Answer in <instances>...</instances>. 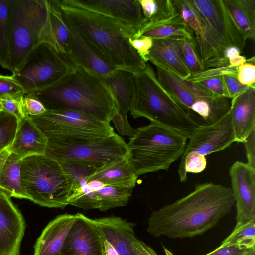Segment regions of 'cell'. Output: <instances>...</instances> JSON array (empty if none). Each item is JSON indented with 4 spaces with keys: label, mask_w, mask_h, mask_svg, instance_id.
<instances>
[{
    "label": "cell",
    "mask_w": 255,
    "mask_h": 255,
    "mask_svg": "<svg viewBox=\"0 0 255 255\" xmlns=\"http://www.w3.org/2000/svg\"><path fill=\"white\" fill-rule=\"evenodd\" d=\"M243 143L246 150L247 164L255 169V129L250 133Z\"/></svg>",
    "instance_id": "f907efd6"
},
{
    "label": "cell",
    "mask_w": 255,
    "mask_h": 255,
    "mask_svg": "<svg viewBox=\"0 0 255 255\" xmlns=\"http://www.w3.org/2000/svg\"><path fill=\"white\" fill-rule=\"evenodd\" d=\"M18 119L11 114L0 112V151L10 147L17 129Z\"/></svg>",
    "instance_id": "8d00e7d4"
},
{
    "label": "cell",
    "mask_w": 255,
    "mask_h": 255,
    "mask_svg": "<svg viewBox=\"0 0 255 255\" xmlns=\"http://www.w3.org/2000/svg\"><path fill=\"white\" fill-rule=\"evenodd\" d=\"M73 180L71 194L68 204L86 210L99 209L100 200L88 185L87 179L95 170L75 162H59Z\"/></svg>",
    "instance_id": "44dd1931"
},
{
    "label": "cell",
    "mask_w": 255,
    "mask_h": 255,
    "mask_svg": "<svg viewBox=\"0 0 255 255\" xmlns=\"http://www.w3.org/2000/svg\"><path fill=\"white\" fill-rule=\"evenodd\" d=\"M88 185L90 189L94 192L99 191L105 185L101 181L97 180L88 181Z\"/></svg>",
    "instance_id": "db71d44e"
},
{
    "label": "cell",
    "mask_w": 255,
    "mask_h": 255,
    "mask_svg": "<svg viewBox=\"0 0 255 255\" xmlns=\"http://www.w3.org/2000/svg\"><path fill=\"white\" fill-rule=\"evenodd\" d=\"M25 229L22 215L0 190V255H19Z\"/></svg>",
    "instance_id": "e0dca14e"
},
{
    "label": "cell",
    "mask_w": 255,
    "mask_h": 255,
    "mask_svg": "<svg viewBox=\"0 0 255 255\" xmlns=\"http://www.w3.org/2000/svg\"><path fill=\"white\" fill-rule=\"evenodd\" d=\"M9 0H0V65L8 69L10 58Z\"/></svg>",
    "instance_id": "e575fe53"
},
{
    "label": "cell",
    "mask_w": 255,
    "mask_h": 255,
    "mask_svg": "<svg viewBox=\"0 0 255 255\" xmlns=\"http://www.w3.org/2000/svg\"><path fill=\"white\" fill-rule=\"evenodd\" d=\"M188 139L181 158L191 152L205 156L229 147L236 142L229 110L215 123L201 124Z\"/></svg>",
    "instance_id": "4fadbf2b"
},
{
    "label": "cell",
    "mask_w": 255,
    "mask_h": 255,
    "mask_svg": "<svg viewBox=\"0 0 255 255\" xmlns=\"http://www.w3.org/2000/svg\"><path fill=\"white\" fill-rule=\"evenodd\" d=\"M233 22L248 39H255V0H222Z\"/></svg>",
    "instance_id": "4316f807"
},
{
    "label": "cell",
    "mask_w": 255,
    "mask_h": 255,
    "mask_svg": "<svg viewBox=\"0 0 255 255\" xmlns=\"http://www.w3.org/2000/svg\"><path fill=\"white\" fill-rule=\"evenodd\" d=\"M221 245L255 247V219L243 224L237 223L231 234Z\"/></svg>",
    "instance_id": "d590c367"
},
{
    "label": "cell",
    "mask_w": 255,
    "mask_h": 255,
    "mask_svg": "<svg viewBox=\"0 0 255 255\" xmlns=\"http://www.w3.org/2000/svg\"><path fill=\"white\" fill-rule=\"evenodd\" d=\"M21 179L28 199L43 207L63 209L68 205L73 185L61 164L44 155L22 159Z\"/></svg>",
    "instance_id": "52a82bcc"
},
{
    "label": "cell",
    "mask_w": 255,
    "mask_h": 255,
    "mask_svg": "<svg viewBox=\"0 0 255 255\" xmlns=\"http://www.w3.org/2000/svg\"><path fill=\"white\" fill-rule=\"evenodd\" d=\"M25 94L39 100L46 110L78 111L109 124L117 105L103 79L77 65L71 73L59 82Z\"/></svg>",
    "instance_id": "3957f363"
},
{
    "label": "cell",
    "mask_w": 255,
    "mask_h": 255,
    "mask_svg": "<svg viewBox=\"0 0 255 255\" xmlns=\"http://www.w3.org/2000/svg\"><path fill=\"white\" fill-rule=\"evenodd\" d=\"M237 78L245 86L255 87V58L253 56L237 68Z\"/></svg>",
    "instance_id": "7bdbcfd3"
},
{
    "label": "cell",
    "mask_w": 255,
    "mask_h": 255,
    "mask_svg": "<svg viewBox=\"0 0 255 255\" xmlns=\"http://www.w3.org/2000/svg\"><path fill=\"white\" fill-rule=\"evenodd\" d=\"M9 24L8 70L12 74L41 43H48L62 52L51 26L49 0H9Z\"/></svg>",
    "instance_id": "5b68a950"
},
{
    "label": "cell",
    "mask_w": 255,
    "mask_h": 255,
    "mask_svg": "<svg viewBox=\"0 0 255 255\" xmlns=\"http://www.w3.org/2000/svg\"><path fill=\"white\" fill-rule=\"evenodd\" d=\"M75 219V215L64 214L51 221L37 239L33 255H61L65 238Z\"/></svg>",
    "instance_id": "603a6c76"
},
{
    "label": "cell",
    "mask_w": 255,
    "mask_h": 255,
    "mask_svg": "<svg viewBox=\"0 0 255 255\" xmlns=\"http://www.w3.org/2000/svg\"><path fill=\"white\" fill-rule=\"evenodd\" d=\"M255 247L240 245H220L215 250L204 255H254Z\"/></svg>",
    "instance_id": "bcb514c9"
},
{
    "label": "cell",
    "mask_w": 255,
    "mask_h": 255,
    "mask_svg": "<svg viewBox=\"0 0 255 255\" xmlns=\"http://www.w3.org/2000/svg\"><path fill=\"white\" fill-rule=\"evenodd\" d=\"M223 78L230 99L249 87L241 84L236 76L226 74L223 75Z\"/></svg>",
    "instance_id": "681fc988"
},
{
    "label": "cell",
    "mask_w": 255,
    "mask_h": 255,
    "mask_svg": "<svg viewBox=\"0 0 255 255\" xmlns=\"http://www.w3.org/2000/svg\"><path fill=\"white\" fill-rule=\"evenodd\" d=\"M207 166L205 156L197 152H191L181 158L178 169L180 181L184 182L187 179V173H199Z\"/></svg>",
    "instance_id": "74e56055"
},
{
    "label": "cell",
    "mask_w": 255,
    "mask_h": 255,
    "mask_svg": "<svg viewBox=\"0 0 255 255\" xmlns=\"http://www.w3.org/2000/svg\"><path fill=\"white\" fill-rule=\"evenodd\" d=\"M23 107L25 115L29 116H39L47 111L39 100L28 94L23 97Z\"/></svg>",
    "instance_id": "c3c4849f"
},
{
    "label": "cell",
    "mask_w": 255,
    "mask_h": 255,
    "mask_svg": "<svg viewBox=\"0 0 255 255\" xmlns=\"http://www.w3.org/2000/svg\"><path fill=\"white\" fill-rule=\"evenodd\" d=\"M70 57L47 43H41L28 54L12 74L25 94L49 87L75 69Z\"/></svg>",
    "instance_id": "9c48e42d"
},
{
    "label": "cell",
    "mask_w": 255,
    "mask_h": 255,
    "mask_svg": "<svg viewBox=\"0 0 255 255\" xmlns=\"http://www.w3.org/2000/svg\"><path fill=\"white\" fill-rule=\"evenodd\" d=\"M49 0L50 21L55 38L61 51L69 56L71 50L70 33L59 0Z\"/></svg>",
    "instance_id": "d6a6232c"
},
{
    "label": "cell",
    "mask_w": 255,
    "mask_h": 255,
    "mask_svg": "<svg viewBox=\"0 0 255 255\" xmlns=\"http://www.w3.org/2000/svg\"><path fill=\"white\" fill-rule=\"evenodd\" d=\"M111 121H112L115 127L122 135L130 138L136 133V129L133 128L129 124L127 113L120 109L117 105L112 112Z\"/></svg>",
    "instance_id": "b9f144b4"
},
{
    "label": "cell",
    "mask_w": 255,
    "mask_h": 255,
    "mask_svg": "<svg viewBox=\"0 0 255 255\" xmlns=\"http://www.w3.org/2000/svg\"><path fill=\"white\" fill-rule=\"evenodd\" d=\"M24 94V90L12 75L0 74V98L6 95Z\"/></svg>",
    "instance_id": "f6af8a7d"
},
{
    "label": "cell",
    "mask_w": 255,
    "mask_h": 255,
    "mask_svg": "<svg viewBox=\"0 0 255 255\" xmlns=\"http://www.w3.org/2000/svg\"><path fill=\"white\" fill-rule=\"evenodd\" d=\"M129 41L142 60L147 63L149 52L153 45V39L141 36L138 38H129Z\"/></svg>",
    "instance_id": "7dc6e473"
},
{
    "label": "cell",
    "mask_w": 255,
    "mask_h": 255,
    "mask_svg": "<svg viewBox=\"0 0 255 255\" xmlns=\"http://www.w3.org/2000/svg\"><path fill=\"white\" fill-rule=\"evenodd\" d=\"M24 95H6L0 98V103L3 110L14 115L19 121L26 116L23 107Z\"/></svg>",
    "instance_id": "60d3db41"
},
{
    "label": "cell",
    "mask_w": 255,
    "mask_h": 255,
    "mask_svg": "<svg viewBox=\"0 0 255 255\" xmlns=\"http://www.w3.org/2000/svg\"><path fill=\"white\" fill-rule=\"evenodd\" d=\"M30 117L46 137H105L115 133L110 124L78 111L51 110L39 116Z\"/></svg>",
    "instance_id": "30bf717a"
},
{
    "label": "cell",
    "mask_w": 255,
    "mask_h": 255,
    "mask_svg": "<svg viewBox=\"0 0 255 255\" xmlns=\"http://www.w3.org/2000/svg\"><path fill=\"white\" fill-rule=\"evenodd\" d=\"M10 153L9 147L0 151V176L4 163Z\"/></svg>",
    "instance_id": "f5cc1de1"
},
{
    "label": "cell",
    "mask_w": 255,
    "mask_h": 255,
    "mask_svg": "<svg viewBox=\"0 0 255 255\" xmlns=\"http://www.w3.org/2000/svg\"><path fill=\"white\" fill-rule=\"evenodd\" d=\"M62 0L68 5L101 15L136 35L144 22L139 0Z\"/></svg>",
    "instance_id": "7c38bea8"
},
{
    "label": "cell",
    "mask_w": 255,
    "mask_h": 255,
    "mask_svg": "<svg viewBox=\"0 0 255 255\" xmlns=\"http://www.w3.org/2000/svg\"><path fill=\"white\" fill-rule=\"evenodd\" d=\"M148 61L156 63L186 80L191 75L182 55L179 40H153Z\"/></svg>",
    "instance_id": "cb8c5ba5"
},
{
    "label": "cell",
    "mask_w": 255,
    "mask_h": 255,
    "mask_svg": "<svg viewBox=\"0 0 255 255\" xmlns=\"http://www.w3.org/2000/svg\"><path fill=\"white\" fill-rule=\"evenodd\" d=\"M139 1L144 22L137 34L152 26L171 21L179 16L172 0H139Z\"/></svg>",
    "instance_id": "f1b7e54d"
},
{
    "label": "cell",
    "mask_w": 255,
    "mask_h": 255,
    "mask_svg": "<svg viewBox=\"0 0 255 255\" xmlns=\"http://www.w3.org/2000/svg\"><path fill=\"white\" fill-rule=\"evenodd\" d=\"M210 27L227 46L241 51L247 40L237 28L222 0H189Z\"/></svg>",
    "instance_id": "5bb4252c"
},
{
    "label": "cell",
    "mask_w": 255,
    "mask_h": 255,
    "mask_svg": "<svg viewBox=\"0 0 255 255\" xmlns=\"http://www.w3.org/2000/svg\"><path fill=\"white\" fill-rule=\"evenodd\" d=\"M238 67L227 66L221 67L209 68L200 73L191 75L187 79L191 81H196L208 78L230 74L237 76Z\"/></svg>",
    "instance_id": "ee69618b"
},
{
    "label": "cell",
    "mask_w": 255,
    "mask_h": 255,
    "mask_svg": "<svg viewBox=\"0 0 255 255\" xmlns=\"http://www.w3.org/2000/svg\"><path fill=\"white\" fill-rule=\"evenodd\" d=\"M131 246L136 255H158L152 248L137 238L131 243Z\"/></svg>",
    "instance_id": "816d5d0a"
},
{
    "label": "cell",
    "mask_w": 255,
    "mask_h": 255,
    "mask_svg": "<svg viewBox=\"0 0 255 255\" xmlns=\"http://www.w3.org/2000/svg\"><path fill=\"white\" fill-rule=\"evenodd\" d=\"M184 62L191 75L203 71L199 59L194 39L179 40Z\"/></svg>",
    "instance_id": "f35d334b"
},
{
    "label": "cell",
    "mask_w": 255,
    "mask_h": 255,
    "mask_svg": "<svg viewBox=\"0 0 255 255\" xmlns=\"http://www.w3.org/2000/svg\"><path fill=\"white\" fill-rule=\"evenodd\" d=\"M47 144L46 136L26 115L19 121L14 140L9 147L10 153L23 159L34 155H44Z\"/></svg>",
    "instance_id": "7402d4cb"
},
{
    "label": "cell",
    "mask_w": 255,
    "mask_h": 255,
    "mask_svg": "<svg viewBox=\"0 0 255 255\" xmlns=\"http://www.w3.org/2000/svg\"><path fill=\"white\" fill-rule=\"evenodd\" d=\"M44 155L59 162H75L95 170L128 157L127 143L115 133L105 137H47Z\"/></svg>",
    "instance_id": "ba28073f"
},
{
    "label": "cell",
    "mask_w": 255,
    "mask_h": 255,
    "mask_svg": "<svg viewBox=\"0 0 255 255\" xmlns=\"http://www.w3.org/2000/svg\"><path fill=\"white\" fill-rule=\"evenodd\" d=\"M64 19L70 36L71 50L69 57L75 65L80 66L101 78L117 70L73 28L65 18Z\"/></svg>",
    "instance_id": "ac0fdd59"
},
{
    "label": "cell",
    "mask_w": 255,
    "mask_h": 255,
    "mask_svg": "<svg viewBox=\"0 0 255 255\" xmlns=\"http://www.w3.org/2000/svg\"><path fill=\"white\" fill-rule=\"evenodd\" d=\"M133 188L117 185H105L95 192L101 202L102 211L126 206L131 195Z\"/></svg>",
    "instance_id": "836d02e7"
},
{
    "label": "cell",
    "mask_w": 255,
    "mask_h": 255,
    "mask_svg": "<svg viewBox=\"0 0 255 255\" xmlns=\"http://www.w3.org/2000/svg\"></svg>",
    "instance_id": "6f0895ef"
},
{
    "label": "cell",
    "mask_w": 255,
    "mask_h": 255,
    "mask_svg": "<svg viewBox=\"0 0 255 255\" xmlns=\"http://www.w3.org/2000/svg\"><path fill=\"white\" fill-rule=\"evenodd\" d=\"M188 138L165 127L151 123L139 127L127 143L128 159L135 174L164 170L181 157Z\"/></svg>",
    "instance_id": "8992f818"
},
{
    "label": "cell",
    "mask_w": 255,
    "mask_h": 255,
    "mask_svg": "<svg viewBox=\"0 0 255 255\" xmlns=\"http://www.w3.org/2000/svg\"><path fill=\"white\" fill-rule=\"evenodd\" d=\"M141 36L153 40H181L194 39L193 34L179 14L176 19L157 25L139 32L136 38Z\"/></svg>",
    "instance_id": "1f68e13d"
},
{
    "label": "cell",
    "mask_w": 255,
    "mask_h": 255,
    "mask_svg": "<svg viewBox=\"0 0 255 255\" xmlns=\"http://www.w3.org/2000/svg\"><path fill=\"white\" fill-rule=\"evenodd\" d=\"M64 18L112 66L134 75L147 63L130 45L136 33L90 11L58 0Z\"/></svg>",
    "instance_id": "7a4b0ae2"
},
{
    "label": "cell",
    "mask_w": 255,
    "mask_h": 255,
    "mask_svg": "<svg viewBox=\"0 0 255 255\" xmlns=\"http://www.w3.org/2000/svg\"><path fill=\"white\" fill-rule=\"evenodd\" d=\"M3 111V110L2 107V106H1V104H0V112L1 111Z\"/></svg>",
    "instance_id": "9f6ffc18"
},
{
    "label": "cell",
    "mask_w": 255,
    "mask_h": 255,
    "mask_svg": "<svg viewBox=\"0 0 255 255\" xmlns=\"http://www.w3.org/2000/svg\"><path fill=\"white\" fill-rule=\"evenodd\" d=\"M231 99L208 95L196 101L190 110L197 114L204 121L203 124L215 123L229 111Z\"/></svg>",
    "instance_id": "4dcf8cb0"
},
{
    "label": "cell",
    "mask_w": 255,
    "mask_h": 255,
    "mask_svg": "<svg viewBox=\"0 0 255 255\" xmlns=\"http://www.w3.org/2000/svg\"><path fill=\"white\" fill-rule=\"evenodd\" d=\"M102 79L110 89L120 109L126 113L129 111L135 93L134 74L117 69Z\"/></svg>",
    "instance_id": "d4e9b609"
},
{
    "label": "cell",
    "mask_w": 255,
    "mask_h": 255,
    "mask_svg": "<svg viewBox=\"0 0 255 255\" xmlns=\"http://www.w3.org/2000/svg\"><path fill=\"white\" fill-rule=\"evenodd\" d=\"M137 178L127 157L95 170L88 177L87 181L97 180L105 185H117L134 188Z\"/></svg>",
    "instance_id": "484cf974"
},
{
    "label": "cell",
    "mask_w": 255,
    "mask_h": 255,
    "mask_svg": "<svg viewBox=\"0 0 255 255\" xmlns=\"http://www.w3.org/2000/svg\"><path fill=\"white\" fill-rule=\"evenodd\" d=\"M192 82L213 96L230 99L225 85L223 75Z\"/></svg>",
    "instance_id": "ab89813d"
},
{
    "label": "cell",
    "mask_w": 255,
    "mask_h": 255,
    "mask_svg": "<svg viewBox=\"0 0 255 255\" xmlns=\"http://www.w3.org/2000/svg\"><path fill=\"white\" fill-rule=\"evenodd\" d=\"M134 75L135 93L130 109L132 116L145 118L188 139L200 124L163 87L151 66L147 63L143 71Z\"/></svg>",
    "instance_id": "277c9868"
},
{
    "label": "cell",
    "mask_w": 255,
    "mask_h": 255,
    "mask_svg": "<svg viewBox=\"0 0 255 255\" xmlns=\"http://www.w3.org/2000/svg\"><path fill=\"white\" fill-rule=\"evenodd\" d=\"M235 204L231 188L213 183L199 184L187 195L154 211L147 231L155 238L201 235L215 226Z\"/></svg>",
    "instance_id": "6da1fadb"
},
{
    "label": "cell",
    "mask_w": 255,
    "mask_h": 255,
    "mask_svg": "<svg viewBox=\"0 0 255 255\" xmlns=\"http://www.w3.org/2000/svg\"><path fill=\"white\" fill-rule=\"evenodd\" d=\"M156 68L157 79L163 87L186 111L198 99L182 79L160 65L153 64Z\"/></svg>",
    "instance_id": "83f0119b"
},
{
    "label": "cell",
    "mask_w": 255,
    "mask_h": 255,
    "mask_svg": "<svg viewBox=\"0 0 255 255\" xmlns=\"http://www.w3.org/2000/svg\"><path fill=\"white\" fill-rule=\"evenodd\" d=\"M163 249L165 253V255H174L171 251H170L165 247H163Z\"/></svg>",
    "instance_id": "11a10c76"
},
{
    "label": "cell",
    "mask_w": 255,
    "mask_h": 255,
    "mask_svg": "<svg viewBox=\"0 0 255 255\" xmlns=\"http://www.w3.org/2000/svg\"><path fill=\"white\" fill-rule=\"evenodd\" d=\"M61 255H105L102 237L92 219L82 213L75 214Z\"/></svg>",
    "instance_id": "9a60e30c"
},
{
    "label": "cell",
    "mask_w": 255,
    "mask_h": 255,
    "mask_svg": "<svg viewBox=\"0 0 255 255\" xmlns=\"http://www.w3.org/2000/svg\"><path fill=\"white\" fill-rule=\"evenodd\" d=\"M180 16L192 32L203 70L229 66L224 56L227 46L208 24L189 0H172Z\"/></svg>",
    "instance_id": "8fae6325"
},
{
    "label": "cell",
    "mask_w": 255,
    "mask_h": 255,
    "mask_svg": "<svg viewBox=\"0 0 255 255\" xmlns=\"http://www.w3.org/2000/svg\"><path fill=\"white\" fill-rule=\"evenodd\" d=\"M229 175L237 209V223L255 219V169L236 161L230 168Z\"/></svg>",
    "instance_id": "2e32d148"
},
{
    "label": "cell",
    "mask_w": 255,
    "mask_h": 255,
    "mask_svg": "<svg viewBox=\"0 0 255 255\" xmlns=\"http://www.w3.org/2000/svg\"><path fill=\"white\" fill-rule=\"evenodd\" d=\"M92 220L102 238L110 244L118 255H136L131 246L136 238L134 231L135 223L116 216Z\"/></svg>",
    "instance_id": "d6986e66"
},
{
    "label": "cell",
    "mask_w": 255,
    "mask_h": 255,
    "mask_svg": "<svg viewBox=\"0 0 255 255\" xmlns=\"http://www.w3.org/2000/svg\"><path fill=\"white\" fill-rule=\"evenodd\" d=\"M21 158L10 153L0 176V190L10 197L28 199L21 179Z\"/></svg>",
    "instance_id": "f546056e"
},
{
    "label": "cell",
    "mask_w": 255,
    "mask_h": 255,
    "mask_svg": "<svg viewBox=\"0 0 255 255\" xmlns=\"http://www.w3.org/2000/svg\"><path fill=\"white\" fill-rule=\"evenodd\" d=\"M229 112L236 142L243 143L255 129V87L249 86L231 98Z\"/></svg>",
    "instance_id": "ffe728a7"
}]
</instances>
